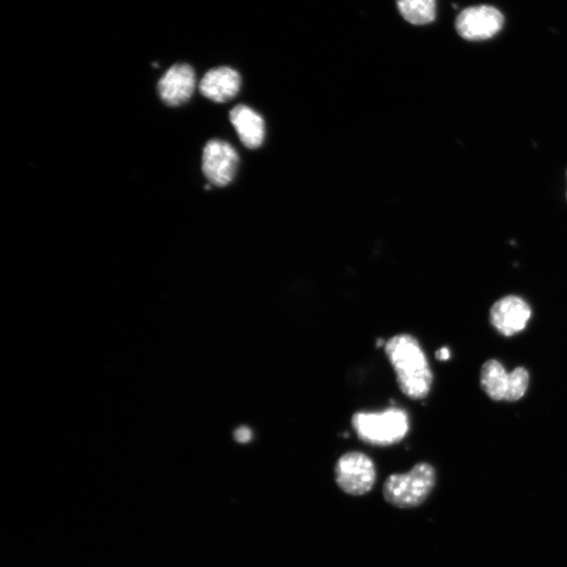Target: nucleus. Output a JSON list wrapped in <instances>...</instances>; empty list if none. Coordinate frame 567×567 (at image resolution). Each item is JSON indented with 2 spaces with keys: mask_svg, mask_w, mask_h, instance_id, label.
<instances>
[{
  "mask_svg": "<svg viewBox=\"0 0 567 567\" xmlns=\"http://www.w3.org/2000/svg\"><path fill=\"white\" fill-rule=\"evenodd\" d=\"M509 380L510 373L500 362L490 360L483 364L480 372V384L483 391L493 401H506Z\"/></svg>",
  "mask_w": 567,
  "mask_h": 567,
  "instance_id": "11",
  "label": "nucleus"
},
{
  "mask_svg": "<svg viewBox=\"0 0 567 567\" xmlns=\"http://www.w3.org/2000/svg\"><path fill=\"white\" fill-rule=\"evenodd\" d=\"M239 156L233 146L221 141H209L203 152L205 177L217 186H225L235 178Z\"/></svg>",
  "mask_w": 567,
  "mask_h": 567,
  "instance_id": "6",
  "label": "nucleus"
},
{
  "mask_svg": "<svg viewBox=\"0 0 567 567\" xmlns=\"http://www.w3.org/2000/svg\"><path fill=\"white\" fill-rule=\"evenodd\" d=\"M352 426L364 443L376 447H389L402 441L410 431L408 413L396 407L381 412H357Z\"/></svg>",
  "mask_w": 567,
  "mask_h": 567,
  "instance_id": "2",
  "label": "nucleus"
},
{
  "mask_svg": "<svg viewBox=\"0 0 567 567\" xmlns=\"http://www.w3.org/2000/svg\"><path fill=\"white\" fill-rule=\"evenodd\" d=\"M336 485L348 495L362 496L369 493L376 481L373 460L362 452H348L335 466Z\"/></svg>",
  "mask_w": 567,
  "mask_h": 567,
  "instance_id": "4",
  "label": "nucleus"
},
{
  "mask_svg": "<svg viewBox=\"0 0 567 567\" xmlns=\"http://www.w3.org/2000/svg\"><path fill=\"white\" fill-rule=\"evenodd\" d=\"M385 352L399 389L412 399L427 397L432 388L433 373L417 339L408 333L394 335L386 342Z\"/></svg>",
  "mask_w": 567,
  "mask_h": 567,
  "instance_id": "1",
  "label": "nucleus"
},
{
  "mask_svg": "<svg viewBox=\"0 0 567 567\" xmlns=\"http://www.w3.org/2000/svg\"><path fill=\"white\" fill-rule=\"evenodd\" d=\"M436 471L428 462H419L409 472L392 474L384 483L383 495L391 506L414 509L423 504L436 485Z\"/></svg>",
  "mask_w": 567,
  "mask_h": 567,
  "instance_id": "3",
  "label": "nucleus"
},
{
  "mask_svg": "<svg viewBox=\"0 0 567 567\" xmlns=\"http://www.w3.org/2000/svg\"><path fill=\"white\" fill-rule=\"evenodd\" d=\"M230 121L248 149H258L265 138V123L263 118L254 110L240 104L230 112Z\"/></svg>",
  "mask_w": 567,
  "mask_h": 567,
  "instance_id": "10",
  "label": "nucleus"
},
{
  "mask_svg": "<svg viewBox=\"0 0 567 567\" xmlns=\"http://www.w3.org/2000/svg\"><path fill=\"white\" fill-rule=\"evenodd\" d=\"M196 88V75L191 66L176 65L159 81V94L171 107H178L192 97Z\"/></svg>",
  "mask_w": 567,
  "mask_h": 567,
  "instance_id": "8",
  "label": "nucleus"
},
{
  "mask_svg": "<svg viewBox=\"0 0 567 567\" xmlns=\"http://www.w3.org/2000/svg\"><path fill=\"white\" fill-rule=\"evenodd\" d=\"M236 439L239 443H246V441L250 440L251 432L245 427L239 428L235 434Z\"/></svg>",
  "mask_w": 567,
  "mask_h": 567,
  "instance_id": "14",
  "label": "nucleus"
},
{
  "mask_svg": "<svg viewBox=\"0 0 567 567\" xmlns=\"http://www.w3.org/2000/svg\"><path fill=\"white\" fill-rule=\"evenodd\" d=\"M241 77L233 69L222 67L210 70L200 83L201 93L215 102L233 99L240 91Z\"/></svg>",
  "mask_w": 567,
  "mask_h": 567,
  "instance_id": "9",
  "label": "nucleus"
},
{
  "mask_svg": "<svg viewBox=\"0 0 567 567\" xmlns=\"http://www.w3.org/2000/svg\"><path fill=\"white\" fill-rule=\"evenodd\" d=\"M532 309L528 302L516 296H508L497 301L490 312L494 328L504 336H513L528 326Z\"/></svg>",
  "mask_w": 567,
  "mask_h": 567,
  "instance_id": "7",
  "label": "nucleus"
},
{
  "mask_svg": "<svg viewBox=\"0 0 567 567\" xmlns=\"http://www.w3.org/2000/svg\"><path fill=\"white\" fill-rule=\"evenodd\" d=\"M399 13L414 26H425L436 18V0H397Z\"/></svg>",
  "mask_w": 567,
  "mask_h": 567,
  "instance_id": "12",
  "label": "nucleus"
},
{
  "mask_svg": "<svg viewBox=\"0 0 567 567\" xmlns=\"http://www.w3.org/2000/svg\"><path fill=\"white\" fill-rule=\"evenodd\" d=\"M530 386V373L523 367H518L510 373L506 401L516 402L527 393Z\"/></svg>",
  "mask_w": 567,
  "mask_h": 567,
  "instance_id": "13",
  "label": "nucleus"
},
{
  "mask_svg": "<svg viewBox=\"0 0 567 567\" xmlns=\"http://www.w3.org/2000/svg\"><path fill=\"white\" fill-rule=\"evenodd\" d=\"M436 357H437V360H439V361H443V362L448 361L451 357V351L447 347L440 348L436 352Z\"/></svg>",
  "mask_w": 567,
  "mask_h": 567,
  "instance_id": "15",
  "label": "nucleus"
},
{
  "mask_svg": "<svg viewBox=\"0 0 567 567\" xmlns=\"http://www.w3.org/2000/svg\"><path fill=\"white\" fill-rule=\"evenodd\" d=\"M504 25L502 13L491 6L470 7L456 18L457 33L469 41H481L494 37Z\"/></svg>",
  "mask_w": 567,
  "mask_h": 567,
  "instance_id": "5",
  "label": "nucleus"
}]
</instances>
